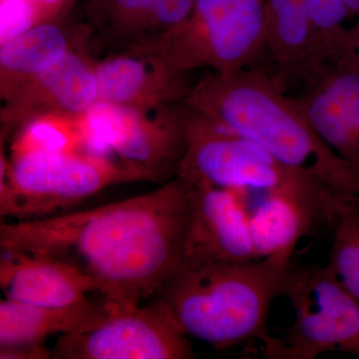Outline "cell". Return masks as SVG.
Segmentation results:
<instances>
[{"label": "cell", "mask_w": 359, "mask_h": 359, "mask_svg": "<svg viewBox=\"0 0 359 359\" xmlns=\"http://www.w3.org/2000/svg\"><path fill=\"white\" fill-rule=\"evenodd\" d=\"M189 185L180 177L152 192L44 218L4 222L0 249L43 255L102 283L123 308L154 299L183 259Z\"/></svg>", "instance_id": "6da1fadb"}, {"label": "cell", "mask_w": 359, "mask_h": 359, "mask_svg": "<svg viewBox=\"0 0 359 359\" xmlns=\"http://www.w3.org/2000/svg\"><path fill=\"white\" fill-rule=\"evenodd\" d=\"M184 103L252 141L283 166L313 178L344 204L359 208V170L323 140L297 99L263 70L212 71Z\"/></svg>", "instance_id": "7a4b0ae2"}, {"label": "cell", "mask_w": 359, "mask_h": 359, "mask_svg": "<svg viewBox=\"0 0 359 359\" xmlns=\"http://www.w3.org/2000/svg\"><path fill=\"white\" fill-rule=\"evenodd\" d=\"M290 266L271 257L181 263L155 299L166 304L187 334L219 349L259 340L266 354L276 341L268 330L269 309L282 295Z\"/></svg>", "instance_id": "3957f363"}, {"label": "cell", "mask_w": 359, "mask_h": 359, "mask_svg": "<svg viewBox=\"0 0 359 359\" xmlns=\"http://www.w3.org/2000/svg\"><path fill=\"white\" fill-rule=\"evenodd\" d=\"M266 0H196L192 13L167 32L139 40L125 51L188 74L245 69L264 50Z\"/></svg>", "instance_id": "277c9868"}, {"label": "cell", "mask_w": 359, "mask_h": 359, "mask_svg": "<svg viewBox=\"0 0 359 359\" xmlns=\"http://www.w3.org/2000/svg\"><path fill=\"white\" fill-rule=\"evenodd\" d=\"M140 181L121 163L87 150L29 151L4 155L0 215L15 221L44 218L107 187Z\"/></svg>", "instance_id": "5b68a950"}, {"label": "cell", "mask_w": 359, "mask_h": 359, "mask_svg": "<svg viewBox=\"0 0 359 359\" xmlns=\"http://www.w3.org/2000/svg\"><path fill=\"white\" fill-rule=\"evenodd\" d=\"M179 109L185 148L177 176L188 183H205L243 196L285 189L325 190L320 182L283 166L209 116L186 104Z\"/></svg>", "instance_id": "8992f818"}, {"label": "cell", "mask_w": 359, "mask_h": 359, "mask_svg": "<svg viewBox=\"0 0 359 359\" xmlns=\"http://www.w3.org/2000/svg\"><path fill=\"white\" fill-rule=\"evenodd\" d=\"M282 295L295 318L285 341L278 339L266 358L313 359L335 351L359 358V302L330 266H290Z\"/></svg>", "instance_id": "52a82bcc"}, {"label": "cell", "mask_w": 359, "mask_h": 359, "mask_svg": "<svg viewBox=\"0 0 359 359\" xmlns=\"http://www.w3.org/2000/svg\"><path fill=\"white\" fill-rule=\"evenodd\" d=\"M149 113L99 101L78 116L85 147L96 154H114L140 181L175 178L183 158L184 133L179 108Z\"/></svg>", "instance_id": "ba28073f"}, {"label": "cell", "mask_w": 359, "mask_h": 359, "mask_svg": "<svg viewBox=\"0 0 359 359\" xmlns=\"http://www.w3.org/2000/svg\"><path fill=\"white\" fill-rule=\"evenodd\" d=\"M195 358L188 334L157 299L148 306L119 309L88 332L61 335L52 351L57 359Z\"/></svg>", "instance_id": "9c48e42d"}, {"label": "cell", "mask_w": 359, "mask_h": 359, "mask_svg": "<svg viewBox=\"0 0 359 359\" xmlns=\"http://www.w3.org/2000/svg\"><path fill=\"white\" fill-rule=\"evenodd\" d=\"M188 185L181 263H243L259 259L244 196L205 183Z\"/></svg>", "instance_id": "30bf717a"}, {"label": "cell", "mask_w": 359, "mask_h": 359, "mask_svg": "<svg viewBox=\"0 0 359 359\" xmlns=\"http://www.w3.org/2000/svg\"><path fill=\"white\" fill-rule=\"evenodd\" d=\"M99 101L96 62L81 44L2 101L1 139L39 116L77 117Z\"/></svg>", "instance_id": "8fae6325"}, {"label": "cell", "mask_w": 359, "mask_h": 359, "mask_svg": "<svg viewBox=\"0 0 359 359\" xmlns=\"http://www.w3.org/2000/svg\"><path fill=\"white\" fill-rule=\"evenodd\" d=\"M299 107L321 138L359 170V63H328L309 81Z\"/></svg>", "instance_id": "7c38bea8"}, {"label": "cell", "mask_w": 359, "mask_h": 359, "mask_svg": "<svg viewBox=\"0 0 359 359\" xmlns=\"http://www.w3.org/2000/svg\"><path fill=\"white\" fill-rule=\"evenodd\" d=\"M250 212V230L257 259L290 264L295 247L318 224L330 228L337 203L316 191L285 189L264 194Z\"/></svg>", "instance_id": "4fadbf2b"}, {"label": "cell", "mask_w": 359, "mask_h": 359, "mask_svg": "<svg viewBox=\"0 0 359 359\" xmlns=\"http://www.w3.org/2000/svg\"><path fill=\"white\" fill-rule=\"evenodd\" d=\"M96 74L100 101L144 113L185 100L192 88L188 74L130 51L96 62Z\"/></svg>", "instance_id": "5bb4252c"}, {"label": "cell", "mask_w": 359, "mask_h": 359, "mask_svg": "<svg viewBox=\"0 0 359 359\" xmlns=\"http://www.w3.org/2000/svg\"><path fill=\"white\" fill-rule=\"evenodd\" d=\"M0 287L6 299L39 306H66L104 295L102 283L43 255L1 250Z\"/></svg>", "instance_id": "9a60e30c"}, {"label": "cell", "mask_w": 359, "mask_h": 359, "mask_svg": "<svg viewBox=\"0 0 359 359\" xmlns=\"http://www.w3.org/2000/svg\"><path fill=\"white\" fill-rule=\"evenodd\" d=\"M121 309L104 295L66 306H32L4 299L0 302V347L44 342L51 334L88 332Z\"/></svg>", "instance_id": "2e32d148"}, {"label": "cell", "mask_w": 359, "mask_h": 359, "mask_svg": "<svg viewBox=\"0 0 359 359\" xmlns=\"http://www.w3.org/2000/svg\"><path fill=\"white\" fill-rule=\"evenodd\" d=\"M91 29L76 30L63 18L34 26L0 48V96L6 100L14 92L57 65L68 52L88 41Z\"/></svg>", "instance_id": "e0dca14e"}, {"label": "cell", "mask_w": 359, "mask_h": 359, "mask_svg": "<svg viewBox=\"0 0 359 359\" xmlns=\"http://www.w3.org/2000/svg\"><path fill=\"white\" fill-rule=\"evenodd\" d=\"M264 50L269 52L282 82L309 80L328 65L302 0H266Z\"/></svg>", "instance_id": "ac0fdd59"}, {"label": "cell", "mask_w": 359, "mask_h": 359, "mask_svg": "<svg viewBox=\"0 0 359 359\" xmlns=\"http://www.w3.org/2000/svg\"><path fill=\"white\" fill-rule=\"evenodd\" d=\"M156 0H88L86 14L98 44L124 49L143 36Z\"/></svg>", "instance_id": "d6986e66"}, {"label": "cell", "mask_w": 359, "mask_h": 359, "mask_svg": "<svg viewBox=\"0 0 359 359\" xmlns=\"http://www.w3.org/2000/svg\"><path fill=\"white\" fill-rule=\"evenodd\" d=\"M72 150H86L78 116H39L18 129L11 142V154Z\"/></svg>", "instance_id": "ffe728a7"}, {"label": "cell", "mask_w": 359, "mask_h": 359, "mask_svg": "<svg viewBox=\"0 0 359 359\" xmlns=\"http://www.w3.org/2000/svg\"><path fill=\"white\" fill-rule=\"evenodd\" d=\"M330 229L334 238L327 266L359 302V208L339 203Z\"/></svg>", "instance_id": "44dd1931"}, {"label": "cell", "mask_w": 359, "mask_h": 359, "mask_svg": "<svg viewBox=\"0 0 359 359\" xmlns=\"http://www.w3.org/2000/svg\"><path fill=\"white\" fill-rule=\"evenodd\" d=\"M314 34L327 63L351 56V15L342 0H302Z\"/></svg>", "instance_id": "7402d4cb"}, {"label": "cell", "mask_w": 359, "mask_h": 359, "mask_svg": "<svg viewBox=\"0 0 359 359\" xmlns=\"http://www.w3.org/2000/svg\"><path fill=\"white\" fill-rule=\"evenodd\" d=\"M0 45L7 43L43 22L27 0H1Z\"/></svg>", "instance_id": "603a6c76"}, {"label": "cell", "mask_w": 359, "mask_h": 359, "mask_svg": "<svg viewBox=\"0 0 359 359\" xmlns=\"http://www.w3.org/2000/svg\"><path fill=\"white\" fill-rule=\"evenodd\" d=\"M195 4L196 0H156L143 36L139 40L161 34L183 22L192 13Z\"/></svg>", "instance_id": "cb8c5ba5"}, {"label": "cell", "mask_w": 359, "mask_h": 359, "mask_svg": "<svg viewBox=\"0 0 359 359\" xmlns=\"http://www.w3.org/2000/svg\"><path fill=\"white\" fill-rule=\"evenodd\" d=\"M50 358H52V351L44 346V342L0 347V358L1 359H46Z\"/></svg>", "instance_id": "d4e9b609"}, {"label": "cell", "mask_w": 359, "mask_h": 359, "mask_svg": "<svg viewBox=\"0 0 359 359\" xmlns=\"http://www.w3.org/2000/svg\"><path fill=\"white\" fill-rule=\"evenodd\" d=\"M27 1H29L35 11L39 13L43 22L65 18L73 4V0H27Z\"/></svg>", "instance_id": "484cf974"}, {"label": "cell", "mask_w": 359, "mask_h": 359, "mask_svg": "<svg viewBox=\"0 0 359 359\" xmlns=\"http://www.w3.org/2000/svg\"><path fill=\"white\" fill-rule=\"evenodd\" d=\"M359 63V18L358 22L351 27V56Z\"/></svg>", "instance_id": "4316f807"}, {"label": "cell", "mask_w": 359, "mask_h": 359, "mask_svg": "<svg viewBox=\"0 0 359 359\" xmlns=\"http://www.w3.org/2000/svg\"><path fill=\"white\" fill-rule=\"evenodd\" d=\"M351 15L359 18V0H342Z\"/></svg>", "instance_id": "83f0119b"}]
</instances>
